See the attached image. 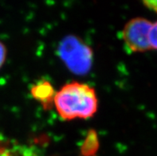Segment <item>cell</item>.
<instances>
[{"label": "cell", "instance_id": "52a82bcc", "mask_svg": "<svg viewBox=\"0 0 157 156\" xmlns=\"http://www.w3.org/2000/svg\"><path fill=\"white\" fill-rule=\"evenodd\" d=\"M6 53H7V50H6V46L0 41V69L6 62Z\"/></svg>", "mask_w": 157, "mask_h": 156}, {"label": "cell", "instance_id": "5b68a950", "mask_svg": "<svg viewBox=\"0 0 157 156\" xmlns=\"http://www.w3.org/2000/svg\"><path fill=\"white\" fill-rule=\"evenodd\" d=\"M149 46L151 50L157 51V21L152 22L149 31Z\"/></svg>", "mask_w": 157, "mask_h": 156}, {"label": "cell", "instance_id": "6da1fadb", "mask_svg": "<svg viewBox=\"0 0 157 156\" xmlns=\"http://www.w3.org/2000/svg\"><path fill=\"white\" fill-rule=\"evenodd\" d=\"M53 106L64 120L91 118L98 108L95 89L87 84L72 81L56 92Z\"/></svg>", "mask_w": 157, "mask_h": 156}, {"label": "cell", "instance_id": "3957f363", "mask_svg": "<svg viewBox=\"0 0 157 156\" xmlns=\"http://www.w3.org/2000/svg\"><path fill=\"white\" fill-rule=\"evenodd\" d=\"M152 22L143 17L132 18L122 30V39L126 48L132 53H144L151 50L149 31Z\"/></svg>", "mask_w": 157, "mask_h": 156}, {"label": "cell", "instance_id": "8992f818", "mask_svg": "<svg viewBox=\"0 0 157 156\" xmlns=\"http://www.w3.org/2000/svg\"><path fill=\"white\" fill-rule=\"evenodd\" d=\"M0 156H18V154L7 142L0 139Z\"/></svg>", "mask_w": 157, "mask_h": 156}, {"label": "cell", "instance_id": "ba28073f", "mask_svg": "<svg viewBox=\"0 0 157 156\" xmlns=\"http://www.w3.org/2000/svg\"><path fill=\"white\" fill-rule=\"evenodd\" d=\"M143 4L150 10L157 14V1H144Z\"/></svg>", "mask_w": 157, "mask_h": 156}, {"label": "cell", "instance_id": "7a4b0ae2", "mask_svg": "<svg viewBox=\"0 0 157 156\" xmlns=\"http://www.w3.org/2000/svg\"><path fill=\"white\" fill-rule=\"evenodd\" d=\"M60 55L68 68L76 73H85L92 64V50L77 38L64 39L59 47Z\"/></svg>", "mask_w": 157, "mask_h": 156}, {"label": "cell", "instance_id": "277c9868", "mask_svg": "<svg viewBox=\"0 0 157 156\" xmlns=\"http://www.w3.org/2000/svg\"><path fill=\"white\" fill-rule=\"evenodd\" d=\"M30 93L34 100L41 104L44 108H50L54 105L56 91L49 81H38L31 88Z\"/></svg>", "mask_w": 157, "mask_h": 156}]
</instances>
